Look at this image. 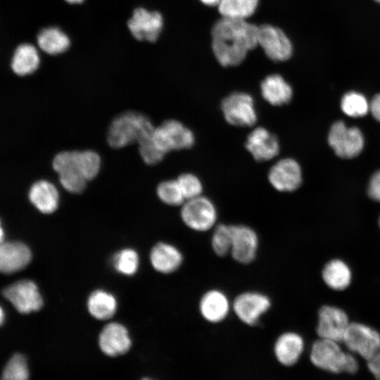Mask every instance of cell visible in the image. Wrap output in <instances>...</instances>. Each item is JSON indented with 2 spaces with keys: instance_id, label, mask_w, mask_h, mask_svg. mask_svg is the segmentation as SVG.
<instances>
[{
  "instance_id": "obj_2",
  "label": "cell",
  "mask_w": 380,
  "mask_h": 380,
  "mask_svg": "<svg viewBox=\"0 0 380 380\" xmlns=\"http://www.w3.org/2000/svg\"><path fill=\"white\" fill-rule=\"evenodd\" d=\"M155 126L145 113L136 110L121 111L108 123L106 132V144L113 149L137 145L151 135Z\"/></svg>"
},
{
  "instance_id": "obj_43",
  "label": "cell",
  "mask_w": 380,
  "mask_h": 380,
  "mask_svg": "<svg viewBox=\"0 0 380 380\" xmlns=\"http://www.w3.org/2000/svg\"><path fill=\"white\" fill-rule=\"evenodd\" d=\"M374 1L380 4V0H374Z\"/></svg>"
},
{
  "instance_id": "obj_9",
  "label": "cell",
  "mask_w": 380,
  "mask_h": 380,
  "mask_svg": "<svg viewBox=\"0 0 380 380\" xmlns=\"http://www.w3.org/2000/svg\"><path fill=\"white\" fill-rule=\"evenodd\" d=\"M271 306L270 298L258 291H243L232 300V312L241 322L248 326L258 324Z\"/></svg>"
},
{
  "instance_id": "obj_19",
  "label": "cell",
  "mask_w": 380,
  "mask_h": 380,
  "mask_svg": "<svg viewBox=\"0 0 380 380\" xmlns=\"http://www.w3.org/2000/svg\"><path fill=\"white\" fill-rule=\"evenodd\" d=\"M245 146L253 158L259 162L267 161L279 153L277 137L265 127H256L248 135Z\"/></svg>"
},
{
  "instance_id": "obj_21",
  "label": "cell",
  "mask_w": 380,
  "mask_h": 380,
  "mask_svg": "<svg viewBox=\"0 0 380 380\" xmlns=\"http://www.w3.org/2000/svg\"><path fill=\"white\" fill-rule=\"evenodd\" d=\"M99 344L103 353L114 357L127 353L132 341L125 327L112 322L106 325L101 331Z\"/></svg>"
},
{
  "instance_id": "obj_30",
  "label": "cell",
  "mask_w": 380,
  "mask_h": 380,
  "mask_svg": "<svg viewBox=\"0 0 380 380\" xmlns=\"http://www.w3.org/2000/svg\"><path fill=\"white\" fill-rule=\"evenodd\" d=\"M341 108L344 114L351 118H360L367 114L370 103L361 93L349 91L341 100Z\"/></svg>"
},
{
  "instance_id": "obj_27",
  "label": "cell",
  "mask_w": 380,
  "mask_h": 380,
  "mask_svg": "<svg viewBox=\"0 0 380 380\" xmlns=\"http://www.w3.org/2000/svg\"><path fill=\"white\" fill-rule=\"evenodd\" d=\"M322 277L324 284L331 289L343 291L350 286L352 272L343 260L332 259L324 266Z\"/></svg>"
},
{
  "instance_id": "obj_13",
  "label": "cell",
  "mask_w": 380,
  "mask_h": 380,
  "mask_svg": "<svg viewBox=\"0 0 380 380\" xmlns=\"http://www.w3.org/2000/svg\"><path fill=\"white\" fill-rule=\"evenodd\" d=\"M4 296L22 314L38 311L43 299L36 284L28 279L20 280L5 288Z\"/></svg>"
},
{
  "instance_id": "obj_39",
  "label": "cell",
  "mask_w": 380,
  "mask_h": 380,
  "mask_svg": "<svg viewBox=\"0 0 380 380\" xmlns=\"http://www.w3.org/2000/svg\"><path fill=\"white\" fill-rule=\"evenodd\" d=\"M371 113L373 117L380 122V94L375 95L370 102Z\"/></svg>"
},
{
  "instance_id": "obj_22",
  "label": "cell",
  "mask_w": 380,
  "mask_h": 380,
  "mask_svg": "<svg viewBox=\"0 0 380 380\" xmlns=\"http://www.w3.org/2000/svg\"><path fill=\"white\" fill-rule=\"evenodd\" d=\"M41 65V56L37 46L23 43L16 46L10 60V68L18 77L33 75Z\"/></svg>"
},
{
  "instance_id": "obj_42",
  "label": "cell",
  "mask_w": 380,
  "mask_h": 380,
  "mask_svg": "<svg viewBox=\"0 0 380 380\" xmlns=\"http://www.w3.org/2000/svg\"><path fill=\"white\" fill-rule=\"evenodd\" d=\"M4 322V312L3 309H1V322L2 323Z\"/></svg>"
},
{
  "instance_id": "obj_11",
  "label": "cell",
  "mask_w": 380,
  "mask_h": 380,
  "mask_svg": "<svg viewBox=\"0 0 380 380\" xmlns=\"http://www.w3.org/2000/svg\"><path fill=\"white\" fill-rule=\"evenodd\" d=\"M328 142L338 157L352 158L362 152L365 139L359 128L348 127L343 122L337 121L331 127Z\"/></svg>"
},
{
  "instance_id": "obj_32",
  "label": "cell",
  "mask_w": 380,
  "mask_h": 380,
  "mask_svg": "<svg viewBox=\"0 0 380 380\" xmlns=\"http://www.w3.org/2000/svg\"><path fill=\"white\" fill-rule=\"evenodd\" d=\"M210 246L218 257L230 254L232 247L231 224H217L212 230Z\"/></svg>"
},
{
  "instance_id": "obj_12",
  "label": "cell",
  "mask_w": 380,
  "mask_h": 380,
  "mask_svg": "<svg viewBox=\"0 0 380 380\" xmlns=\"http://www.w3.org/2000/svg\"><path fill=\"white\" fill-rule=\"evenodd\" d=\"M232 247L230 255L236 262L248 265L258 255L260 239L256 231L246 224H231Z\"/></svg>"
},
{
  "instance_id": "obj_45",
  "label": "cell",
  "mask_w": 380,
  "mask_h": 380,
  "mask_svg": "<svg viewBox=\"0 0 380 380\" xmlns=\"http://www.w3.org/2000/svg\"><path fill=\"white\" fill-rule=\"evenodd\" d=\"M379 227H380V217H379Z\"/></svg>"
},
{
  "instance_id": "obj_35",
  "label": "cell",
  "mask_w": 380,
  "mask_h": 380,
  "mask_svg": "<svg viewBox=\"0 0 380 380\" xmlns=\"http://www.w3.org/2000/svg\"><path fill=\"white\" fill-rule=\"evenodd\" d=\"M137 148L143 163L148 166L159 164L165 156V154L153 143L151 135L140 141L137 144Z\"/></svg>"
},
{
  "instance_id": "obj_38",
  "label": "cell",
  "mask_w": 380,
  "mask_h": 380,
  "mask_svg": "<svg viewBox=\"0 0 380 380\" xmlns=\"http://www.w3.org/2000/svg\"><path fill=\"white\" fill-rule=\"evenodd\" d=\"M368 369L376 380H380V350L367 361Z\"/></svg>"
},
{
  "instance_id": "obj_33",
  "label": "cell",
  "mask_w": 380,
  "mask_h": 380,
  "mask_svg": "<svg viewBox=\"0 0 380 380\" xmlns=\"http://www.w3.org/2000/svg\"><path fill=\"white\" fill-rule=\"evenodd\" d=\"M114 268L125 275H133L139 265L138 253L132 248H125L117 253L113 258Z\"/></svg>"
},
{
  "instance_id": "obj_20",
  "label": "cell",
  "mask_w": 380,
  "mask_h": 380,
  "mask_svg": "<svg viewBox=\"0 0 380 380\" xmlns=\"http://www.w3.org/2000/svg\"><path fill=\"white\" fill-rule=\"evenodd\" d=\"M149 260L153 268L163 274L177 272L184 262L182 251L175 244L160 241L151 248Z\"/></svg>"
},
{
  "instance_id": "obj_28",
  "label": "cell",
  "mask_w": 380,
  "mask_h": 380,
  "mask_svg": "<svg viewBox=\"0 0 380 380\" xmlns=\"http://www.w3.org/2000/svg\"><path fill=\"white\" fill-rule=\"evenodd\" d=\"M87 308L96 319H107L115 312L117 302L112 294L103 290H96L89 296Z\"/></svg>"
},
{
  "instance_id": "obj_23",
  "label": "cell",
  "mask_w": 380,
  "mask_h": 380,
  "mask_svg": "<svg viewBox=\"0 0 380 380\" xmlns=\"http://www.w3.org/2000/svg\"><path fill=\"white\" fill-rule=\"evenodd\" d=\"M32 253L25 243L19 241L1 243L0 269L5 274L16 272L25 268L30 262Z\"/></svg>"
},
{
  "instance_id": "obj_8",
  "label": "cell",
  "mask_w": 380,
  "mask_h": 380,
  "mask_svg": "<svg viewBox=\"0 0 380 380\" xmlns=\"http://www.w3.org/2000/svg\"><path fill=\"white\" fill-rule=\"evenodd\" d=\"M221 110L225 120L234 126L251 127L258 120L255 101L246 92L235 91L227 96L222 101Z\"/></svg>"
},
{
  "instance_id": "obj_41",
  "label": "cell",
  "mask_w": 380,
  "mask_h": 380,
  "mask_svg": "<svg viewBox=\"0 0 380 380\" xmlns=\"http://www.w3.org/2000/svg\"><path fill=\"white\" fill-rule=\"evenodd\" d=\"M64 1L70 4H81L84 1V0H64Z\"/></svg>"
},
{
  "instance_id": "obj_24",
  "label": "cell",
  "mask_w": 380,
  "mask_h": 380,
  "mask_svg": "<svg viewBox=\"0 0 380 380\" xmlns=\"http://www.w3.org/2000/svg\"><path fill=\"white\" fill-rule=\"evenodd\" d=\"M70 44L68 35L56 26L42 28L36 37L38 49L50 56L64 53L69 49Z\"/></svg>"
},
{
  "instance_id": "obj_15",
  "label": "cell",
  "mask_w": 380,
  "mask_h": 380,
  "mask_svg": "<svg viewBox=\"0 0 380 380\" xmlns=\"http://www.w3.org/2000/svg\"><path fill=\"white\" fill-rule=\"evenodd\" d=\"M258 43L265 55L275 62L288 60L293 53L292 44L286 34L280 28L270 25L258 27Z\"/></svg>"
},
{
  "instance_id": "obj_37",
  "label": "cell",
  "mask_w": 380,
  "mask_h": 380,
  "mask_svg": "<svg viewBox=\"0 0 380 380\" xmlns=\"http://www.w3.org/2000/svg\"><path fill=\"white\" fill-rule=\"evenodd\" d=\"M367 192L372 200L380 202V170L376 171L372 176Z\"/></svg>"
},
{
  "instance_id": "obj_18",
  "label": "cell",
  "mask_w": 380,
  "mask_h": 380,
  "mask_svg": "<svg viewBox=\"0 0 380 380\" xmlns=\"http://www.w3.org/2000/svg\"><path fill=\"white\" fill-rule=\"evenodd\" d=\"M30 203L40 213L51 214L58 208L60 194L56 184L51 179H36L27 189Z\"/></svg>"
},
{
  "instance_id": "obj_7",
  "label": "cell",
  "mask_w": 380,
  "mask_h": 380,
  "mask_svg": "<svg viewBox=\"0 0 380 380\" xmlns=\"http://www.w3.org/2000/svg\"><path fill=\"white\" fill-rule=\"evenodd\" d=\"M127 26L137 41L153 44L158 42L162 34L164 19L160 11L139 6L133 10L127 21Z\"/></svg>"
},
{
  "instance_id": "obj_4",
  "label": "cell",
  "mask_w": 380,
  "mask_h": 380,
  "mask_svg": "<svg viewBox=\"0 0 380 380\" xmlns=\"http://www.w3.org/2000/svg\"><path fill=\"white\" fill-rule=\"evenodd\" d=\"M51 166L58 184L66 192L80 195L87 189L89 182L82 173L75 149L56 153L52 158Z\"/></svg>"
},
{
  "instance_id": "obj_36",
  "label": "cell",
  "mask_w": 380,
  "mask_h": 380,
  "mask_svg": "<svg viewBox=\"0 0 380 380\" xmlns=\"http://www.w3.org/2000/svg\"><path fill=\"white\" fill-rule=\"evenodd\" d=\"M186 200L202 195L203 186L201 179L193 173L181 174L177 179Z\"/></svg>"
},
{
  "instance_id": "obj_16",
  "label": "cell",
  "mask_w": 380,
  "mask_h": 380,
  "mask_svg": "<svg viewBox=\"0 0 380 380\" xmlns=\"http://www.w3.org/2000/svg\"><path fill=\"white\" fill-rule=\"evenodd\" d=\"M198 308L203 319L217 324L226 319L232 312V300L222 290L210 289L200 298Z\"/></svg>"
},
{
  "instance_id": "obj_1",
  "label": "cell",
  "mask_w": 380,
  "mask_h": 380,
  "mask_svg": "<svg viewBox=\"0 0 380 380\" xmlns=\"http://www.w3.org/2000/svg\"><path fill=\"white\" fill-rule=\"evenodd\" d=\"M212 49L220 65L235 66L258 45V27L246 20L222 18L211 31Z\"/></svg>"
},
{
  "instance_id": "obj_34",
  "label": "cell",
  "mask_w": 380,
  "mask_h": 380,
  "mask_svg": "<svg viewBox=\"0 0 380 380\" xmlns=\"http://www.w3.org/2000/svg\"><path fill=\"white\" fill-rule=\"evenodd\" d=\"M29 369L26 359L20 353L13 355L6 365L1 380H28Z\"/></svg>"
},
{
  "instance_id": "obj_17",
  "label": "cell",
  "mask_w": 380,
  "mask_h": 380,
  "mask_svg": "<svg viewBox=\"0 0 380 380\" xmlns=\"http://www.w3.org/2000/svg\"><path fill=\"white\" fill-rule=\"evenodd\" d=\"M268 180L270 184L279 191H293L301 184V168L298 162L292 158L281 159L270 169Z\"/></svg>"
},
{
  "instance_id": "obj_5",
  "label": "cell",
  "mask_w": 380,
  "mask_h": 380,
  "mask_svg": "<svg viewBox=\"0 0 380 380\" xmlns=\"http://www.w3.org/2000/svg\"><path fill=\"white\" fill-rule=\"evenodd\" d=\"M179 214L182 223L196 232L212 231L218 224V213L215 203L203 195L186 200L181 205Z\"/></svg>"
},
{
  "instance_id": "obj_14",
  "label": "cell",
  "mask_w": 380,
  "mask_h": 380,
  "mask_svg": "<svg viewBox=\"0 0 380 380\" xmlns=\"http://www.w3.org/2000/svg\"><path fill=\"white\" fill-rule=\"evenodd\" d=\"M350 323L348 315L342 309L323 305L318 312L317 334L319 338L343 342Z\"/></svg>"
},
{
  "instance_id": "obj_40",
  "label": "cell",
  "mask_w": 380,
  "mask_h": 380,
  "mask_svg": "<svg viewBox=\"0 0 380 380\" xmlns=\"http://www.w3.org/2000/svg\"><path fill=\"white\" fill-rule=\"evenodd\" d=\"M203 4L210 6H218L221 0H200Z\"/></svg>"
},
{
  "instance_id": "obj_44",
  "label": "cell",
  "mask_w": 380,
  "mask_h": 380,
  "mask_svg": "<svg viewBox=\"0 0 380 380\" xmlns=\"http://www.w3.org/2000/svg\"><path fill=\"white\" fill-rule=\"evenodd\" d=\"M142 380H151V379H144Z\"/></svg>"
},
{
  "instance_id": "obj_6",
  "label": "cell",
  "mask_w": 380,
  "mask_h": 380,
  "mask_svg": "<svg viewBox=\"0 0 380 380\" xmlns=\"http://www.w3.org/2000/svg\"><path fill=\"white\" fill-rule=\"evenodd\" d=\"M151 138L165 155L172 151L191 148L195 143L193 132L176 120H166L155 126Z\"/></svg>"
},
{
  "instance_id": "obj_26",
  "label": "cell",
  "mask_w": 380,
  "mask_h": 380,
  "mask_svg": "<svg viewBox=\"0 0 380 380\" xmlns=\"http://www.w3.org/2000/svg\"><path fill=\"white\" fill-rule=\"evenodd\" d=\"M303 348V338L296 332L288 331L277 338L274 350L279 362L284 365L291 366L298 360Z\"/></svg>"
},
{
  "instance_id": "obj_3",
  "label": "cell",
  "mask_w": 380,
  "mask_h": 380,
  "mask_svg": "<svg viewBox=\"0 0 380 380\" xmlns=\"http://www.w3.org/2000/svg\"><path fill=\"white\" fill-rule=\"evenodd\" d=\"M310 360L317 367L332 373L354 374L358 369L357 359L350 353L344 351L338 342L319 338L314 342Z\"/></svg>"
},
{
  "instance_id": "obj_31",
  "label": "cell",
  "mask_w": 380,
  "mask_h": 380,
  "mask_svg": "<svg viewBox=\"0 0 380 380\" xmlns=\"http://www.w3.org/2000/svg\"><path fill=\"white\" fill-rule=\"evenodd\" d=\"M156 193L162 203L170 206H181L186 201L177 179H166L159 182Z\"/></svg>"
},
{
  "instance_id": "obj_10",
  "label": "cell",
  "mask_w": 380,
  "mask_h": 380,
  "mask_svg": "<svg viewBox=\"0 0 380 380\" xmlns=\"http://www.w3.org/2000/svg\"><path fill=\"white\" fill-rule=\"evenodd\" d=\"M343 342L351 353L360 355L367 362L380 350V334L362 323L350 322Z\"/></svg>"
},
{
  "instance_id": "obj_29",
  "label": "cell",
  "mask_w": 380,
  "mask_h": 380,
  "mask_svg": "<svg viewBox=\"0 0 380 380\" xmlns=\"http://www.w3.org/2000/svg\"><path fill=\"white\" fill-rule=\"evenodd\" d=\"M258 5V0H221L217 7L222 18L246 20Z\"/></svg>"
},
{
  "instance_id": "obj_25",
  "label": "cell",
  "mask_w": 380,
  "mask_h": 380,
  "mask_svg": "<svg viewBox=\"0 0 380 380\" xmlns=\"http://www.w3.org/2000/svg\"><path fill=\"white\" fill-rule=\"evenodd\" d=\"M260 93L267 102L272 106H282L292 99L291 85L279 74L267 76L261 82Z\"/></svg>"
}]
</instances>
